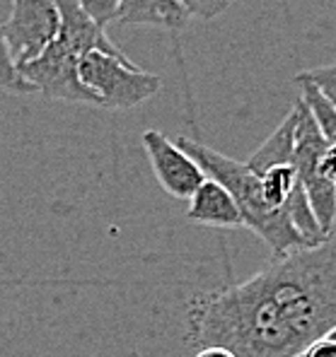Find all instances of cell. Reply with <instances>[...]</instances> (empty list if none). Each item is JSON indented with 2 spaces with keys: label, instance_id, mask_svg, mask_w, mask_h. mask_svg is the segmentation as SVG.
Segmentation results:
<instances>
[{
  "label": "cell",
  "instance_id": "cell-10",
  "mask_svg": "<svg viewBox=\"0 0 336 357\" xmlns=\"http://www.w3.org/2000/svg\"><path fill=\"white\" fill-rule=\"evenodd\" d=\"M295 126H298V104H293L291 114L278 123V128L259 145L244 162L256 176L276 165H293V148H295Z\"/></svg>",
  "mask_w": 336,
  "mask_h": 357
},
{
  "label": "cell",
  "instance_id": "cell-18",
  "mask_svg": "<svg viewBox=\"0 0 336 357\" xmlns=\"http://www.w3.org/2000/svg\"><path fill=\"white\" fill-rule=\"evenodd\" d=\"M322 174L329 178L332 183H336V143H329L327 150H324L322 155Z\"/></svg>",
  "mask_w": 336,
  "mask_h": 357
},
{
  "label": "cell",
  "instance_id": "cell-19",
  "mask_svg": "<svg viewBox=\"0 0 336 357\" xmlns=\"http://www.w3.org/2000/svg\"><path fill=\"white\" fill-rule=\"evenodd\" d=\"M193 357H238V355L230 353L223 345H206V348H198Z\"/></svg>",
  "mask_w": 336,
  "mask_h": 357
},
{
  "label": "cell",
  "instance_id": "cell-13",
  "mask_svg": "<svg viewBox=\"0 0 336 357\" xmlns=\"http://www.w3.org/2000/svg\"><path fill=\"white\" fill-rule=\"evenodd\" d=\"M0 89L13 92V94L36 92V89L27 82V77L20 73V68L15 66V61H13V56H10L8 46H5L3 36H0Z\"/></svg>",
  "mask_w": 336,
  "mask_h": 357
},
{
  "label": "cell",
  "instance_id": "cell-2",
  "mask_svg": "<svg viewBox=\"0 0 336 357\" xmlns=\"http://www.w3.org/2000/svg\"><path fill=\"white\" fill-rule=\"evenodd\" d=\"M177 145L198 162V167L208 178H215L228 188L230 196L238 203L240 215H242V227L251 229L256 237L264 239L269 244L271 254L283 256L307 246V241L295 229L286 210L271 208L266 203L259 176L244 162L225 157L223 152L206 148V145L196 143L191 138H177Z\"/></svg>",
  "mask_w": 336,
  "mask_h": 357
},
{
  "label": "cell",
  "instance_id": "cell-15",
  "mask_svg": "<svg viewBox=\"0 0 336 357\" xmlns=\"http://www.w3.org/2000/svg\"><path fill=\"white\" fill-rule=\"evenodd\" d=\"M300 77L312 82V85L336 107V63L334 66H322V68L305 70V73H300Z\"/></svg>",
  "mask_w": 336,
  "mask_h": 357
},
{
  "label": "cell",
  "instance_id": "cell-16",
  "mask_svg": "<svg viewBox=\"0 0 336 357\" xmlns=\"http://www.w3.org/2000/svg\"><path fill=\"white\" fill-rule=\"evenodd\" d=\"M189 17L198 20H215L233 5V0H180Z\"/></svg>",
  "mask_w": 336,
  "mask_h": 357
},
{
  "label": "cell",
  "instance_id": "cell-12",
  "mask_svg": "<svg viewBox=\"0 0 336 357\" xmlns=\"http://www.w3.org/2000/svg\"><path fill=\"white\" fill-rule=\"evenodd\" d=\"M295 82L300 85V92H302L300 99L305 102L312 119L317 121L319 130H322V135L327 138V143H336V107L312 85V82L305 80V77L295 75Z\"/></svg>",
  "mask_w": 336,
  "mask_h": 357
},
{
  "label": "cell",
  "instance_id": "cell-20",
  "mask_svg": "<svg viewBox=\"0 0 336 357\" xmlns=\"http://www.w3.org/2000/svg\"><path fill=\"white\" fill-rule=\"evenodd\" d=\"M327 335H329V338H334V340H336V326H334L332 331H329V333H327Z\"/></svg>",
  "mask_w": 336,
  "mask_h": 357
},
{
  "label": "cell",
  "instance_id": "cell-3",
  "mask_svg": "<svg viewBox=\"0 0 336 357\" xmlns=\"http://www.w3.org/2000/svg\"><path fill=\"white\" fill-rule=\"evenodd\" d=\"M78 75L102 109H133L162 87L160 77L140 70L126 54L90 51L80 59Z\"/></svg>",
  "mask_w": 336,
  "mask_h": 357
},
{
  "label": "cell",
  "instance_id": "cell-17",
  "mask_svg": "<svg viewBox=\"0 0 336 357\" xmlns=\"http://www.w3.org/2000/svg\"><path fill=\"white\" fill-rule=\"evenodd\" d=\"M300 357H336V340L329 338V335H324V338L309 343L300 353Z\"/></svg>",
  "mask_w": 336,
  "mask_h": 357
},
{
  "label": "cell",
  "instance_id": "cell-6",
  "mask_svg": "<svg viewBox=\"0 0 336 357\" xmlns=\"http://www.w3.org/2000/svg\"><path fill=\"white\" fill-rule=\"evenodd\" d=\"M78 66H80V59L75 54H71L68 49H63L59 41L54 39L34 61L20 66V73L46 99H61V102L97 107L94 97L80 82Z\"/></svg>",
  "mask_w": 336,
  "mask_h": 357
},
{
  "label": "cell",
  "instance_id": "cell-8",
  "mask_svg": "<svg viewBox=\"0 0 336 357\" xmlns=\"http://www.w3.org/2000/svg\"><path fill=\"white\" fill-rule=\"evenodd\" d=\"M187 220L206 227H242V215L235 198L223 183L208 176L189 198Z\"/></svg>",
  "mask_w": 336,
  "mask_h": 357
},
{
  "label": "cell",
  "instance_id": "cell-4",
  "mask_svg": "<svg viewBox=\"0 0 336 357\" xmlns=\"http://www.w3.org/2000/svg\"><path fill=\"white\" fill-rule=\"evenodd\" d=\"M298 126H295V148H293V167L298 172L302 188H305L312 210L317 215L324 232H329L336 220V183L322 174V155L327 150V138L319 130L302 99H298Z\"/></svg>",
  "mask_w": 336,
  "mask_h": 357
},
{
  "label": "cell",
  "instance_id": "cell-7",
  "mask_svg": "<svg viewBox=\"0 0 336 357\" xmlns=\"http://www.w3.org/2000/svg\"><path fill=\"white\" fill-rule=\"evenodd\" d=\"M140 140H143V148L148 152L150 167H153L162 191H167L172 198L189 201L191 193L206 178L198 162L193 157H189L180 145L172 143L160 130H145Z\"/></svg>",
  "mask_w": 336,
  "mask_h": 357
},
{
  "label": "cell",
  "instance_id": "cell-1",
  "mask_svg": "<svg viewBox=\"0 0 336 357\" xmlns=\"http://www.w3.org/2000/svg\"><path fill=\"white\" fill-rule=\"evenodd\" d=\"M336 326V220L324 241L274 256L238 285L193 297L187 345L238 357H295Z\"/></svg>",
  "mask_w": 336,
  "mask_h": 357
},
{
  "label": "cell",
  "instance_id": "cell-5",
  "mask_svg": "<svg viewBox=\"0 0 336 357\" xmlns=\"http://www.w3.org/2000/svg\"><path fill=\"white\" fill-rule=\"evenodd\" d=\"M59 8L54 0H13L10 15L0 24V36L15 66L34 61L59 34Z\"/></svg>",
  "mask_w": 336,
  "mask_h": 357
},
{
  "label": "cell",
  "instance_id": "cell-9",
  "mask_svg": "<svg viewBox=\"0 0 336 357\" xmlns=\"http://www.w3.org/2000/svg\"><path fill=\"white\" fill-rule=\"evenodd\" d=\"M119 24L131 27H160V29H184L189 13L180 0H122Z\"/></svg>",
  "mask_w": 336,
  "mask_h": 357
},
{
  "label": "cell",
  "instance_id": "cell-14",
  "mask_svg": "<svg viewBox=\"0 0 336 357\" xmlns=\"http://www.w3.org/2000/svg\"><path fill=\"white\" fill-rule=\"evenodd\" d=\"M80 8L85 10V15L99 27H107V24L117 22L119 10H122V0H78Z\"/></svg>",
  "mask_w": 336,
  "mask_h": 357
},
{
  "label": "cell",
  "instance_id": "cell-11",
  "mask_svg": "<svg viewBox=\"0 0 336 357\" xmlns=\"http://www.w3.org/2000/svg\"><path fill=\"white\" fill-rule=\"evenodd\" d=\"M259 181H261V191H264L266 203L278 210H283L288 198L293 196V191L300 186V178H298V172L293 165L271 167V169H266L264 174L259 176Z\"/></svg>",
  "mask_w": 336,
  "mask_h": 357
}]
</instances>
